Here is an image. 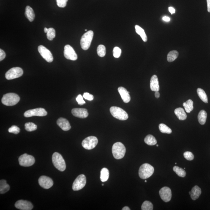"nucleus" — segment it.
Returning <instances> with one entry per match:
<instances>
[{"instance_id": "8", "label": "nucleus", "mask_w": 210, "mask_h": 210, "mask_svg": "<svg viewBox=\"0 0 210 210\" xmlns=\"http://www.w3.org/2000/svg\"><path fill=\"white\" fill-rule=\"evenodd\" d=\"M23 73V69L20 67H15L9 69L5 75V77L7 80L19 78L22 76Z\"/></svg>"}, {"instance_id": "19", "label": "nucleus", "mask_w": 210, "mask_h": 210, "mask_svg": "<svg viewBox=\"0 0 210 210\" xmlns=\"http://www.w3.org/2000/svg\"><path fill=\"white\" fill-rule=\"evenodd\" d=\"M118 91L125 103H129L130 101L131 98L129 94L130 92L128 91L126 88L123 87H120L118 88Z\"/></svg>"}, {"instance_id": "36", "label": "nucleus", "mask_w": 210, "mask_h": 210, "mask_svg": "<svg viewBox=\"0 0 210 210\" xmlns=\"http://www.w3.org/2000/svg\"><path fill=\"white\" fill-rule=\"evenodd\" d=\"M154 206L150 202L145 201L144 202L141 206L142 210H152Z\"/></svg>"}, {"instance_id": "26", "label": "nucleus", "mask_w": 210, "mask_h": 210, "mask_svg": "<svg viewBox=\"0 0 210 210\" xmlns=\"http://www.w3.org/2000/svg\"><path fill=\"white\" fill-rule=\"evenodd\" d=\"M10 189V186L7 183L5 180H1L0 181V193L4 194L7 192Z\"/></svg>"}, {"instance_id": "39", "label": "nucleus", "mask_w": 210, "mask_h": 210, "mask_svg": "<svg viewBox=\"0 0 210 210\" xmlns=\"http://www.w3.org/2000/svg\"><path fill=\"white\" fill-rule=\"evenodd\" d=\"M20 129L17 126L13 125L12 126L8 129V132L11 133L17 134L20 132Z\"/></svg>"}, {"instance_id": "16", "label": "nucleus", "mask_w": 210, "mask_h": 210, "mask_svg": "<svg viewBox=\"0 0 210 210\" xmlns=\"http://www.w3.org/2000/svg\"><path fill=\"white\" fill-rule=\"evenodd\" d=\"M15 207L18 209L21 210H31L33 206L31 202L22 200H18L15 203Z\"/></svg>"}, {"instance_id": "17", "label": "nucleus", "mask_w": 210, "mask_h": 210, "mask_svg": "<svg viewBox=\"0 0 210 210\" xmlns=\"http://www.w3.org/2000/svg\"><path fill=\"white\" fill-rule=\"evenodd\" d=\"M71 112L73 116L79 118H85L88 116V110L86 109L74 108Z\"/></svg>"}, {"instance_id": "25", "label": "nucleus", "mask_w": 210, "mask_h": 210, "mask_svg": "<svg viewBox=\"0 0 210 210\" xmlns=\"http://www.w3.org/2000/svg\"><path fill=\"white\" fill-rule=\"evenodd\" d=\"M135 29L136 32H137V34L139 35L144 42H147V41L148 40V38L147 37L146 33L145 32L144 30L141 27H140L138 25H136L135 26Z\"/></svg>"}, {"instance_id": "31", "label": "nucleus", "mask_w": 210, "mask_h": 210, "mask_svg": "<svg viewBox=\"0 0 210 210\" xmlns=\"http://www.w3.org/2000/svg\"><path fill=\"white\" fill-rule=\"evenodd\" d=\"M193 102L191 99H189L187 101L183 104L185 110L187 113H190L193 110Z\"/></svg>"}, {"instance_id": "29", "label": "nucleus", "mask_w": 210, "mask_h": 210, "mask_svg": "<svg viewBox=\"0 0 210 210\" xmlns=\"http://www.w3.org/2000/svg\"><path fill=\"white\" fill-rule=\"evenodd\" d=\"M179 55V53L176 50L170 51L167 55V60L168 62H173L177 59Z\"/></svg>"}, {"instance_id": "24", "label": "nucleus", "mask_w": 210, "mask_h": 210, "mask_svg": "<svg viewBox=\"0 0 210 210\" xmlns=\"http://www.w3.org/2000/svg\"><path fill=\"white\" fill-rule=\"evenodd\" d=\"M207 118V112L203 110H200L198 116V121L200 124L203 125L206 124Z\"/></svg>"}, {"instance_id": "6", "label": "nucleus", "mask_w": 210, "mask_h": 210, "mask_svg": "<svg viewBox=\"0 0 210 210\" xmlns=\"http://www.w3.org/2000/svg\"><path fill=\"white\" fill-rule=\"evenodd\" d=\"M110 111L112 116L116 119L120 120H126L128 119L129 116L127 112L120 107H111L110 108Z\"/></svg>"}, {"instance_id": "46", "label": "nucleus", "mask_w": 210, "mask_h": 210, "mask_svg": "<svg viewBox=\"0 0 210 210\" xmlns=\"http://www.w3.org/2000/svg\"><path fill=\"white\" fill-rule=\"evenodd\" d=\"M208 4V12H210V0H207Z\"/></svg>"}, {"instance_id": "30", "label": "nucleus", "mask_w": 210, "mask_h": 210, "mask_svg": "<svg viewBox=\"0 0 210 210\" xmlns=\"http://www.w3.org/2000/svg\"><path fill=\"white\" fill-rule=\"evenodd\" d=\"M197 93L199 97L203 102L206 103H208V98L205 91L200 88L197 89Z\"/></svg>"}, {"instance_id": "12", "label": "nucleus", "mask_w": 210, "mask_h": 210, "mask_svg": "<svg viewBox=\"0 0 210 210\" xmlns=\"http://www.w3.org/2000/svg\"><path fill=\"white\" fill-rule=\"evenodd\" d=\"M38 50L41 56L47 62L50 63L52 62L53 60V56L49 50L43 46L40 45L38 47Z\"/></svg>"}, {"instance_id": "20", "label": "nucleus", "mask_w": 210, "mask_h": 210, "mask_svg": "<svg viewBox=\"0 0 210 210\" xmlns=\"http://www.w3.org/2000/svg\"><path fill=\"white\" fill-rule=\"evenodd\" d=\"M150 86L151 90L154 91H159V80L157 75H154L151 77Z\"/></svg>"}, {"instance_id": "37", "label": "nucleus", "mask_w": 210, "mask_h": 210, "mask_svg": "<svg viewBox=\"0 0 210 210\" xmlns=\"http://www.w3.org/2000/svg\"><path fill=\"white\" fill-rule=\"evenodd\" d=\"M55 37V31L53 28H48V32L47 33V38L50 41L53 40Z\"/></svg>"}, {"instance_id": "44", "label": "nucleus", "mask_w": 210, "mask_h": 210, "mask_svg": "<svg viewBox=\"0 0 210 210\" xmlns=\"http://www.w3.org/2000/svg\"><path fill=\"white\" fill-rule=\"evenodd\" d=\"M6 57V53L3 50L0 49V61L4 60Z\"/></svg>"}, {"instance_id": "49", "label": "nucleus", "mask_w": 210, "mask_h": 210, "mask_svg": "<svg viewBox=\"0 0 210 210\" xmlns=\"http://www.w3.org/2000/svg\"><path fill=\"white\" fill-rule=\"evenodd\" d=\"M122 210H130V208H129L127 206H125V207L124 208H123L122 209Z\"/></svg>"}, {"instance_id": "52", "label": "nucleus", "mask_w": 210, "mask_h": 210, "mask_svg": "<svg viewBox=\"0 0 210 210\" xmlns=\"http://www.w3.org/2000/svg\"><path fill=\"white\" fill-rule=\"evenodd\" d=\"M85 31H87V29H85Z\"/></svg>"}, {"instance_id": "48", "label": "nucleus", "mask_w": 210, "mask_h": 210, "mask_svg": "<svg viewBox=\"0 0 210 210\" xmlns=\"http://www.w3.org/2000/svg\"><path fill=\"white\" fill-rule=\"evenodd\" d=\"M162 19L165 22H169L170 20V19L169 17H164Z\"/></svg>"}, {"instance_id": "1", "label": "nucleus", "mask_w": 210, "mask_h": 210, "mask_svg": "<svg viewBox=\"0 0 210 210\" xmlns=\"http://www.w3.org/2000/svg\"><path fill=\"white\" fill-rule=\"evenodd\" d=\"M112 151L113 157L115 159H121L125 155L126 148L122 143L117 142L113 144Z\"/></svg>"}, {"instance_id": "43", "label": "nucleus", "mask_w": 210, "mask_h": 210, "mask_svg": "<svg viewBox=\"0 0 210 210\" xmlns=\"http://www.w3.org/2000/svg\"><path fill=\"white\" fill-rule=\"evenodd\" d=\"M83 97L84 98L89 101L93 100L94 99V96L90 94L89 93L86 92L83 94Z\"/></svg>"}, {"instance_id": "15", "label": "nucleus", "mask_w": 210, "mask_h": 210, "mask_svg": "<svg viewBox=\"0 0 210 210\" xmlns=\"http://www.w3.org/2000/svg\"><path fill=\"white\" fill-rule=\"evenodd\" d=\"M38 182L41 187L45 189H48L53 186V182L51 178L45 176L39 178Z\"/></svg>"}, {"instance_id": "10", "label": "nucleus", "mask_w": 210, "mask_h": 210, "mask_svg": "<svg viewBox=\"0 0 210 210\" xmlns=\"http://www.w3.org/2000/svg\"><path fill=\"white\" fill-rule=\"evenodd\" d=\"M86 183V176L81 174L76 178L72 184V189L74 191H79L85 187Z\"/></svg>"}, {"instance_id": "4", "label": "nucleus", "mask_w": 210, "mask_h": 210, "mask_svg": "<svg viewBox=\"0 0 210 210\" xmlns=\"http://www.w3.org/2000/svg\"><path fill=\"white\" fill-rule=\"evenodd\" d=\"M53 164L55 168L57 169L59 171L63 172L66 170V164L65 161L63 159L62 156L57 152H55L53 154Z\"/></svg>"}, {"instance_id": "33", "label": "nucleus", "mask_w": 210, "mask_h": 210, "mask_svg": "<svg viewBox=\"0 0 210 210\" xmlns=\"http://www.w3.org/2000/svg\"><path fill=\"white\" fill-rule=\"evenodd\" d=\"M159 129L160 131L164 134H170L172 132L171 129L169 127L163 124L159 125Z\"/></svg>"}, {"instance_id": "40", "label": "nucleus", "mask_w": 210, "mask_h": 210, "mask_svg": "<svg viewBox=\"0 0 210 210\" xmlns=\"http://www.w3.org/2000/svg\"><path fill=\"white\" fill-rule=\"evenodd\" d=\"M184 157L187 160L189 161L193 160L194 158L193 154L189 151H186L184 153Z\"/></svg>"}, {"instance_id": "35", "label": "nucleus", "mask_w": 210, "mask_h": 210, "mask_svg": "<svg viewBox=\"0 0 210 210\" xmlns=\"http://www.w3.org/2000/svg\"><path fill=\"white\" fill-rule=\"evenodd\" d=\"M97 53L98 55L101 57L105 56L106 54V48L105 46L99 45L97 47Z\"/></svg>"}, {"instance_id": "55", "label": "nucleus", "mask_w": 210, "mask_h": 210, "mask_svg": "<svg viewBox=\"0 0 210 210\" xmlns=\"http://www.w3.org/2000/svg\"><path fill=\"white\" fill-rule=\"evenodd\" d=\"M102 186H104V184H102Z\"/></svg>"}, {"instance_id": "13", "label": "nucleus", "mask_w": 210, "mask_h": 210, "mask_svg": "<svg viewBox=\"0 0 210 210\" xmlns=\"http://www.w3.org/2000/svg\"><path fill=\"white\" fill-rule=\"evenodd\" d=\"M64 56L66 59L75 61L78 59V56L75 50L69 45L64 47Z\"/></svg>"}, {"instance_id": "3", "label": "nucleus", "mask_w": 210, "mask_h": 210, "mask_svg": "<svg viewBox=\"0 0 210 210\" xmlns=\"http://www.w3.org/2000/svg\"><path fill=\"white\" fill-rule=\"evenodd\" d=\"M20 100L18 95L15 93H8L4 95L2 99V102L6 106H13L17 105Z\"/></svg>"}, {"instance_id": "18", "label": "nucleus", "mask_w": 210, "mask_h": 210, "mask_svg": "<svg viewBox=\"0 0 210 210\" xmlns=\"http://www.w3.org/2000/svg\"><path fill=\"white\" fill-rule=\"evenodd\" d=\"M57 124L65 131L70 130L71 126L70 123L67 119L63 118H60L57 121Z\"/></svg>"}, {"instance_id": "9", "label": "nucleus", "mask_w": 210, "mask_h": 210, "mask_svg": "<svg viewBox=\"0 0 210 210\" xmlns=\"http://www.w3.org/2000/svg\"><path fill=\"white\" fill-rule=\"evenodd\" d=\"M98 140L95 136H89L86 137L82 141V145L85 149L91 150L94 149L97 146Z\"/></svg>"}, {"instance_id": "2", "label": "nucleus", "mask_w": 210, "mask_h": 210, "mask_svg": "<svg viewBox=\"0 0 210 210\" xmlns=\"http://www.w3.org/2000/svg\"><path fill=\"white\" fill-rule=\"evenodd\" d=\"M154 172V167L148 164H143L139 171V176L142 179H145L150 177Z\"/></svg>"}, {"instance_id": "34", "label": "nucleus", "mask_w": 210, "mask_h": 210, "mask_svg": "<svg viewBox=\"0 0 210 210\" xmlns=\"http://www.w3.org/2000/svg\"><path fill=\"white\" fill-rule=\"evenodd\" d=\"M25 129L28 132H32L37 130V126L34 123L28 122L25 125Z\"/></svg>"}, {"instance_id": "21", "label": "nucleus", "mask_w": 210, "mask_h": 210, "mask_svg": "<svg viewBox=\"0 0 210 210\" xmlns=\"http://www.w3.org/2000/svg\"><path fill=\"white\" fill-rule=\"evenodd\" d=\"M201 189L198 186H195L192 188L191 191V197L192 199L195 200L197 199L201 195Z\"/></svg>"}, {"instance_id": "22", "label": "nucleus", "mask_w": 210, "mask_h": 210, "mask_svg": "<svg viewBox=\"0 0 210 210\" xmlns=\"http://www.w3.org/2000/svg\"><path fill=\"white\" fill-rule=\"evenodd\" d=\"M174 113L180 120H184L187 118V115L184 110L181 107L176 108L174 110Z\"/></svg>"}, {"instance_id": "27", "label": "nucleus", "mask_w": 210, "mask_h": 210, "mask_svg": "<svg viewBox=\"0 0 210 210\" xmlns=\"http://www.w3.org/2000/svg\"><path fill=\"white\" fill-rule=\"evenodd\" d=\"M144 142L145 143L149 146H154L157 144V140L154 136L148 135L145 137Z\"/></svg>"}, {"instance_id": "11", "label": "nucleus", "mask_w": 210, "mask_h": 210, "mask_svg": "<svg viewBox=\"0 0 210 210\" xmlns=\"http://www.w3.org/2000/svg\"><path fill=\"white\" fill-rule=\"evenodd\" d=\"M47 115V112L45 109L38 108L27 110L25 112L24 116L25 117L28 118L34 116H46Z\"/></svg>"}, {"instance_id": "53", "label": "nucleus", "mask_w": 210, "mask_h": 210, "mask_svg": "<svg viewBox=\"0 0 210 210\" xmlns=\"http://www.w3.org/2000/svg\"><path fill=\"white\" fill-rule=\"evenodd\" d=\"M145 182H146H146H147V181H146H146H145Z\"/></svg>"}, {"instance_id": "23", "label": "nucleus", "mask_w": 210, "mask_h": 210, "mask_svg": "<svg viewBox=\"0 0 210 210\" xmlns=\"http://www.w3.org/2000/svg\"><path fill=\"white\" fill-rule=\"evenodd\" d=\"M25 15L26 18L31 22L34 21L35 17L34 10L32 8L29 6H27L26 7Z\"/></svg>"}, {"instance_id": "51", "label": "nucleus", "mask_w": 210, "mask_h": 210, "mask_svg": "<svg viewBox=\"0 0 210 210\" xmlns=\"http://www.w3.org/2000/svg\"><path fill=\"white\" fill-rule=\"evenodd\" d=\"M189 194H190H190H191V192H189Z\"/></svg>"}, {"instance_id": "32", "label": "nucleus", "mask_w": 210, "mask_h": 210, "mask_svg": "<svg viewBox=\"0 0 210 210\" xmlns=\"http://www.w3.org/2000/svg\"><path fill=\"white\" fill-rule=\"evenodd\" d=\"M173 170L178 176L180 177L184 178L186 176V172L185 170L177 166H175L173 167Z\"/></svg>"}, {"instance_id": "41", "label": "nucleus", "mask_w": 210, "mask_h": 210, "mask_svg": "<svg viewBox=\"0 0 210 210\" xmlns=\"http://www.w3.org/2000/svg\"><path fill=\"white\" fill-rule=\"evenodd\" d=\"M68 0H56L57 5L60 7H65Z\"/></svg>"}, {"instance_id": "54", "label": "nucleus", "mask_w": 210, "mask_h": 210, "mask_svg": "<svg viewBox=\"0 0 210 210\" xmlns=\"http://www.w3.org/2000/svg\"><path fill=\"white\" fill-rule=\"evenodd\" d=\"M157 147L159 146V145H157Z\"/></svg>"}, {"instance_id": "38", "label": "nucleus", "mask_w": 210, "mask_h": 210, "mask_svg": "<svg viewBox=\"0 0 210 210\" xmlns=\"http://www.w3.org/2000/svg\"><path fill=\"white\" fill-rule=\"evenodd\" d=\"M121 50L119 47H115L113 49V56L116 58H119L121 56Z\"/></svg>"}, {"instance_id": "14", "label": "nucleus", "mask_w": 210, "mask_h": 210, "mask_svg": "<svg viewBox=\"0 0 210 210\" xmlns=\"http://www.w3.org/2000/svg\"><path fill=\"white\" fill-rule=\"evenodd\" d=\"M159 195L161 199L165 203L169 202L172 198L171 189L168 187H164L159 191Z\"/></svg>"}, {"instance_id": "42", "label": "nucleus", "mask_w": 210, "mask_h": 210, "mask_svg": "<svg viewBox=\"0 0 210 210\" xmlns=\"http://www.w3.org/2000/svg\"><path fill=\"white\" fill-rule=\"evenodd\" d=\"M83 97L81 95H79L76 98V100L79 105H83L85 104V102L84 100Z\"/></svg>"}, {"instance_id": "28", "label": "nucleus", "mask_w": 210, "mask_h": 210, "mask_svg": "<svg viewBox=\"0 0 210 210\" xmlns=\"http://www.w3.org/2000/svg\"><path fill=\"white\" fill-rule=\"evenodd\" d=\"M109 171L108 169L104 168L100 172V179L102 182H105L108 180L109 178Z\"/></svg>"}, {"instance_id": "5", "label": "nucleus", "mask_w": 210, "mask_h": 210, "mask_svg": "<svg viewBox=\"0 0 210 210\" xmlns=\"http://www.w3.org/2000/svg\"><path fill=\"white\" fill-rule=\"evenodd\" d=\"M94 32L89 31L85 33L81 39V46L83 50H86L89 48L94 37Z\"/></svg>"}, {"instance_id": "47", "label": "nucleus", "mask_w": 210, "mask_h": 210, "mask_svg": "<svg viewBox=\"0 0 210 210\" xmlns=\"http://www.w3.org/2000/svg\"><path fill=\"white\" fill-rule=\"evenodd\" d=\"M154 95H155V97L156 98H159V97H160V94H159V91H155V94Z\"/></svg>"}, {"instance_id": "50", "label": "nucleus", "mask_w": 210, "mask_h": 210, "mask_svg": "<svg viewBox=\"0 0 210 210\" xmlns=\"http://www.w3.org/2000/svg\"><path fill=\"white\" fill-rule=\"evenodd\" d=\"M48 28L45 27V28H44V31H45V32L47 33V32H48Z\"/></svg>"}, {"instance_id": "45", "label": "nucleus", "mask_w": 210, "mask_h": 210, "mask_svg": "<svg viewBox=\"0 0 210 210\" xmlns=\"http://www.w3.org/2000/svg\"><path fill=\"white\" fill-rule=\"evenodd\" d=\"M168 10L172 14L174 13L175 12V9L173 7H168Z\"/></svg>"}, {"instance_id": "7", "label": "nucleus", "mask_w": 210, "mask_h": 210, "mask_svg": "<svg viewBox=\"0 0 210 210\" xmlns=\"http://www.w3.org/2000/svg\"><path fill=\"white\" fill-rule=\"evenodd\" d=\"M20 165L24 167L31 166L35 162V159L32 156L25 154L20 156L18 159Z\"/></svg>"}]
</instances>
